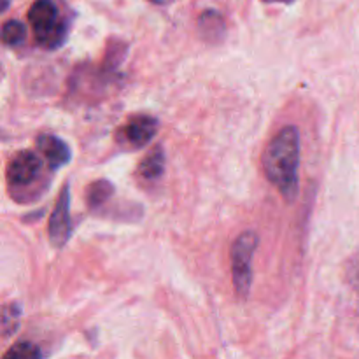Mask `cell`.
I'll list each match as a JSON object with an SVG mask.
<instances>
[{
  "instance_id": "cell-1",
  "label": "cell",
  "mask_w": 359,
  "mask_h": 359,
  "mask_svg": "<svg viewBox=\"0 0 359 359\" xmlns=\"http://www.w3.org/2000/svg\"><path fill=\"white\" fill-rule=\"evenodd\" d=\"M298 167H300V133L297 126H284L269 142L263 153L265 175L280 195L291 202L298 193Z\"/></svg>"
},
{
  "instance_id": "cell-2",
  "label": "cell",
  "mask_w": 359,
  "mask_h": 359,
  "mask_svg": "<svg viewBox=\"0 0 359 359\" xmlns=\"http://www.w3.org/2000/svg\"><path fill=\"white\" fill-rule=\"evenodd\" d=\"M46 167L49 168V165L46 163L44 158H41V153L25 149L14 154L6 168V181L11 198L16 200L18 203H32L41 198L49 186Z\"/></svg>"
},
{
  "instance_id": "cell-3",
  "label": "cell",
  "mask_w": 359,
  "mask_h": 359,
  "mask_svg": "<svg viewBox=\"0 0 359 359\" xmlns=\"http://www.w3.org/2000/svg\"><path fill=\"white\" fill-rule=\"evenodd\" d=\"M28 21L39 46L44 49H58L67 41L70 25L60 13L55 0H35L28 9Z\"/></svg>"
},
{
  "instance_id": "cell-4",
  "label": "cell",
  "mask_w": 359,
  "mask_h": 359,
  "mask_svg": "<svg viewBox=\"0 0 359 359\" xmlns=\"http://www.w3.org/2000/svg\"><path fill=\"white\" fill-rule=\"evenodd\" d=\"M256 248H258V235L255 231L241 233L231 245V279H233L235 293L242 300H245L251 291L252 258H255Z\"/></svg>"
},
{
  "instance_id": "cell-5",
  "label": "cell",
  "mask_w": 359,
  "mask_h": 359,
  "mask_svg": "<svg viewBox=\"0 0 359 359\" xmlns=\"http://www.w3.org/2000/svg\"><path fill=\"white\" fill-rule=\"evenodd\" d=\"M158 132V119L147 114L132 116L116 132V142L128 151L146 147Z\"/></svg>"
},
{
  "instance_id": "cell-6",
  "label": "cell",
  "mask_w": 359,
  "mask_h": 359,
  "mask_svg": "<svg viewBox=\"0 0 359 359\" xmlns=\"http://www.w3.org/2000/svg\"><path fill=\"white\" fill-rule=\"evenodd\" d=\"M70 231H72V223H70V191L69 184H63L48 223V237L53 248L62 249L69 242Z\"/></svg>"
},
{
  "instance_id": "cell-7",
  "label": "cell",
  "mask_w": 359,
  "mask_h": 359,
  "mask_svg": "<svg viewBox=\"0 0 359 359\" xmlns=\"http://www.w3.org/2000/svg\"><path fill=\"white\" fill-rule=\"evenodd\" d=\"M35 146H37V151L42 154L51 170L65 167L72 158L70 147L60 137L51 135V133H41L35 140Z\"/></svg>"
},
{
  "instance_id": "cell-8",
  "label": "cell",
  "mask_w": 359,
  "mask_h": 359,
  "mask_svg": "<svg viewBox=\"0 0 359 359\" xmlns=\"http://www.w3.org/2000/svg\"><path fill=\"white\" fill-rule=\"evenodd\" d=\"M198 28L200 35L212 44L221 42L226 35V25H224L223 16L217 11H205V13L200 14Z\"/></svg>"
},
{
  "instance_id": "cell-9",
  "label": "cell",
  "mask_w": 359,
  "mask_h": 359,
  "mask_svg": "<svg viewBox=\"0 0 359 359\" xmlns=\"http://www.w3.org/2000/svg\"><path fill=\"white\" fill-rule=\"evenodd\" d=\"M165 161H167V158H165L163 147L156 146L154 149H151L139 165L140 177L146 179V181L160 179L165 172Z\"/></svg>"
},
{
  "instance_id": "cell-10",
  "label": "cell",
  "mask_w": 359,
  "mask_h": 359,
  "mask_svg": "<svg viewBox=\"0 0 359 359\" xmlns=\"http://www.w3.org/2000/svg\"><path fill=\"white\" fill-rule=\"evenodd\" d=\"M112 193H114V186H112L109 181H105V179L91 182V184L86 188L88 207H90L91 210L98 209V207H102L104 203L109 202Z\"/></svg>"
},
{
  "instance_id": "cell-11",
  "label": "cell",
  "mask_w": 359,
  "mask_h": 359,
  "mask_svg": "<svg viewBox=\"0 0 359 359\" xmlns=\"http://www.w3.org/2000/svg\"><path fill=\"white\" fill-rule=\"evenodd\" d=\"M27 39V27L18 20H7L2 25V42L9 48L23 44Z\"/></svg>"
},
{
  "instance_id": "cell-12",
  "label": "cell",
  "mask_w": 359,
  "mask_h": 359,
  "mask_svg": "<svg viewBox=\"0 0 359 359\" xmlns=\"http://www.w3.org/2000/svg\"><path fill=\"white\" fill-rule=\"evenodd\" d=\"M21 321V307L18 304H9L4 307L2 311V337L7 339V337L13 335L18 330Z\"/></svg>"
},
{
  "instance_id": "cell-13",
  "label": "cell",
  "mask_w": 359,
  "mask_h": 359,
  "mask_svg": "<svg viewBox=\"0 0 359 359\" xmlns=\"http://www.w3.org/2000/svg\"><path fill=\"white\" fill-rule=\"evenodd\" d=\"M41 356L42 351L37 346L30 342H18L4 354V359H35Z\"/></svg>"
},
{
  "instance_id": "cell-14",
  "label": "cell",
  "mask_w": 359,
  "mask_h": 359,
  "mask_svg": "<svg viewBox=\"0 0 359 359\" xmlns=\"http://www.w3.org/2000/svg\"><path fill=\"white\" fill-rule=\"evenodd\" d=\"M149 2L158 4V6H168V4H172L174 0H149Z\"/></svg>"
},
{
  "instance_id": "cell-15",
  "label": "cell",
  "mask_w": 359,
  "mask_h": 359,
  "mask_svg": "<svg viewBox=\"0 0 359 359\" xmlns=\"http://www.w3.org/2000/svg\"><path fill=\"white\" fill-rule=\"evenodd\" d=\"M263 2H266V4H279V2L291 4V2H294V0H263Z\"/></svg>"
},
{
  "instance_id": "cell-16",
  "label": "cell",
  "mask_w": 359,
  "mask_h": 359,
  "mask_svg": "<svg viewBox=\"0 0 359 359\" xmlns=\"http://www.w3.org/2000/svg\"><path fill=\"white\" fill-rule=\"evenodd\" d=\"M11 2H13V0H2V6H0V9H2V11H7V9H9Z\"/></svg>"
}]
</instances>
